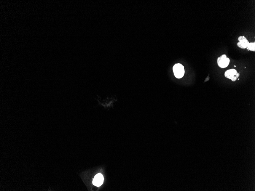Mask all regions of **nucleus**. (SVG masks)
Masks as SVG:
<instances>
[{"mask_svg": "<svg viewBox=\"0 0 255 191\" xmlns=\"http://www.w3.org/2000/svg\"><path fill=\"white\" fill-rule=\"evenodd\" d=\"M173 70L175 77L178 79H180L184 76L185 73L184 67L181 64L177 63L175 65Z\"/></svg>", "mask_w": 255, "mask_h": 191, "instance_id": "1", "label": "nucleus"}, {"mask_svg": "<svg viewBox=\"0 0 255 191\" xmlns=\"http://www.w3.org/2000/svg\"><path fill=\"white\" fill-rule=\"evenodd\" d=\"M225 76L226 78L230 79L233 82L235 81L240 76V74L236 70L232 69L225 71Z\"/></svg>", "mask_w": 255, "mask_h": 191, "instance_id": "2", "label": "nucleus"}, {"mask_svg": "<svg viewBox=\"0 0 255 191\" xmlns=\"http://www.w3.org/2000/svg\"><path fill=\"white\" fill-rule=\"evenodd\" d=\"M230 62L229 58H227V55H223L217 59V63L219 67L224 68L228 67Z\"/></svg>", "mask_w": 255, "mask_h": 191, "instance_id": "3", "label": "nucleus"}, {"mask_svg": "<svg viewBox=\"0 0 255 191\" xmlns=\"http://www.w3.org/2000/svg\"><path fill=\"white\" fill-rule=\"evenodd\" d=\"M239 42L237 43V46L241 49H246L248 47L249 42L244 36H240L238 38Z\"/></svg>", "mask_w": 255, "mask_h": 191, "instance_id": "4", "label": "nucleus"}, {"mask_svg": "<svg viewBox=\"0 0 255 191\" xmlns=\"http://www.w3.org/2000/svg\"><path fill=\"white\" fill-rule=\"evenodd\" d=\"M103 175L99 173L97 174L93 179V184L97 187L100 186L103 184Z\"/></svg>", "mask_w": 255, "mask_h": 191, "instance_id": "5", "label": "nucleus"}, {"mask_svg": "<svg viewBox=\"0 0 255 191\" xmlns=\"http://www.w3.org/2000/svg\"><path fill=\"white\" fill-rule=\"evenodd\" d=\"M248 50H251L252 51H255V42H251L249 43V45L247 48Z\"/></svg>", "mask_w": 255, "mask_h": 191, "instance_id": "6", "label": "nucleus"}, {"mask_svg": "<svg viewBox=\"0 0 255 191\" xmlns=\"http://www.w3.org/2000/svg\"><path fill=\"white\" fill-rule=\"evenodd\" d=\"M234 67H236V66H234Z\"/></svg>", "mask_w": 255, "mask_h": 191, "instance_id": "7", "label": "nucleus"}, {"mask_svg": "<svg viewBox=\"0 0 255 191\" xmlns=\"http://www.w3.org/2000/svg\"><path fill=\"white\" fill-rule=\"evenodd\" d=\"M240 80V79H238V80Z\"/></svg>", "mask_w": 255, "mask_h": 191, "instance_id": "8", "label": "nucleus"}]
</instances>
